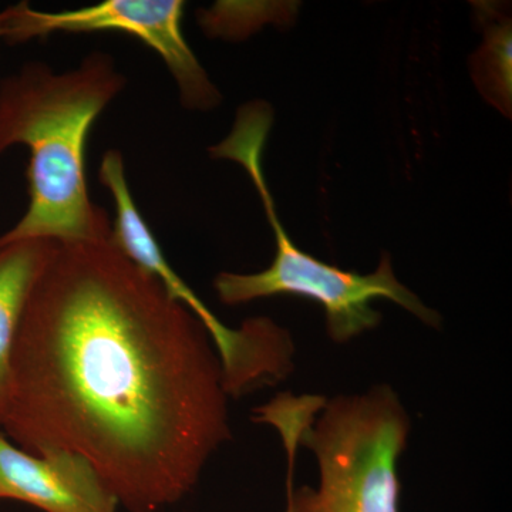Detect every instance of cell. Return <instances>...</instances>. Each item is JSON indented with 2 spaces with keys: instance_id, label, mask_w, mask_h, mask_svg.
I'll return each mask as SVG.
<instances>
[{
  "instance_id": "8992f818",
  "label": "cell",
  "mask_w": 512,
  "mask_h": 512,
  "mask_svg": "<svg viewBox=\"0 0 512 512\" xmlns=\"http://www.w3.org/2000/svg\"><path fill=\"white\" fill-rule=\"evenodd\" d=\"M183 13L181 0H106L62 12H42L22 2L0 12V39L15 45L56 32L126 33L163 59L185 109L211 110L222 97L185 40Z\"/></svg>"
},
{
  "instance_id": "7a4b0ae2",
  "label": "cell",
  "mask_w": 512,
  "mask_h": 512,
  "mask_svg": "<svg viewBox=\"0 0 512 512\" xmlns=\"http://www.w3.org/2000/svg\"><path fill=\"white\" fill-rule=\"evenodd\" d=\"M124 86L123 74L103 52L64 73L30 62L0 82V154L18 144L30 151L29 207L0 235V245L111 239L109 215L89 195L86 144L94 121Z\"/></svg>"
},
{
  "instance_id": "30bf717a",
  "label": "cell",
  "mask_w": 512,
  "mask_h": 512,
  "mask_svg": "<svg viewBox=\"0 0 512 512\" xmlns=\"http://www.w3.org/2000/svg\"><path fill=\"white\" fill-rule=\"evenodd\" d=\"M285 512H289V511H285Z\"/></svg>"
},
{
  "instance_id": "277c9868",
  "label": "cell",
  "mask_w": 512,
  "mask_h": 512,
  "mask_svg": "<svg viewBox=\"0 0 512 512\" xmlns=\"http://www.w3.org/2000/svg\"><path fill=\"white\" fill-rule=\"evenodd\" d=\"M274 113L265 101H252L239 109L229 136L210 148L212 157L237 161L247 171L274 229L276 254L265 271L256 274L222 272L214 288L222 303L244 305L255 299L295 295L319 303L326 315V330L336 343H348L379 326L382 316L372 308L375 299H389L431 328H440L439 312L421 302L416 293L400 284L392 259L382 256L373 274L342 271L319 261L293 244L276 214L274 198L262 170V153L271 130Z\"/></svg>"
},
{
  "instance_id": "5b68a950",
  "label": "cell",
  "mask_w": 512,
  "mask_h": 512,
  "mask_svg": "<svg viewBox=\"0 0 512 512\" xmlns=\"http://www.w3.org/2000/svg\"><path fill=\"white\" fill-rule=\"evenodd\" d=\"M99 178L110 191L116 207L111 241L134 264L154 276L171 298L200 320L220 356L228 396H244L278 382L289 363L285 330L268 318L248 319L238 329L225 326L168 264L131 195L120 151L110 150L104 154Z\"/></svg>"
},
{
  "instance_id": "3957f363",
  "label": "cell",
  "mask_w": 512,
  "mask_h": 512,
  "mask_svg": "<svg viewBox=\"0 0 512 512\" xmlns=\"http://www.w3.org/2000/svg\"><path fill=\"white\" fill-rule=\"evenodd\" d=\"M313 420L311 404L279 397L259 423L281 434L288 456L286 511L400 512L399 458L412 421L389 384L326 400Z\"/></svg>"
},
{
  "instance_id": "9c48e42d",
  "label": "cell",
  "mask_w": 512,
  "mask_h": 512,
  "mask_svg": "<svg viewBox=\"0 0 512 512\" xmlns=\"http://www.w3.org/2000/svg\"><path fill=\"white\" fill-rule=\"evenodd\" d=\"M483 10V8H480ZM483 10L484 42L471 59L474 82L495 109L511 117L512 64L511 19L498 16L494 8Z\"/></svg>"
},
{
  "instance_id": "ba28073f",
  "label": "cell",
  "mask_w": 512,
  "mask_h": 512,
  "mask_svg": "<svg viewBox=\"0 0 512 512\" xmlns=\"http://www.w3.org/2000/svg\"><path fill=\"white\" fill-rule=\"evenodd\" d=\"M52 245L45 239L0 245V406L8 392L10 352L20 318Z\"/></svg>"
},
{
  "instance_id": "6da1fadb",
  "label": "cell",
  "mask_w": 512,
  "mask_h": 512,
  "mask_svg": "<svg viewBox=\"0 0 512 512\" xmlns=\"http://www.w3.org/2000/svg\"><path fill=\"white\" fill-rule=\"evenodd\" d=\"M200 320L111 239L53 242L20 318L0 431L76 454L128 512L183 500L231 440Z\"/></svg>"
},
{
  "instance_id": "52a82bcc",
  "label": "cell",
  "mask_w": 512,
  "mask_h": 512,
  "mask_svg": "<svg viewBox=\"0 0 512 512\" xmlns=\"http://www.w3.org/2000/svg\"><path fill=\"white\" fill-rule=\"evenodd\" d=\"M0 500L33 505L43 512H119L97 471L76 454L22 450L0 431Z\"/></svg>"
}]
</instances>
